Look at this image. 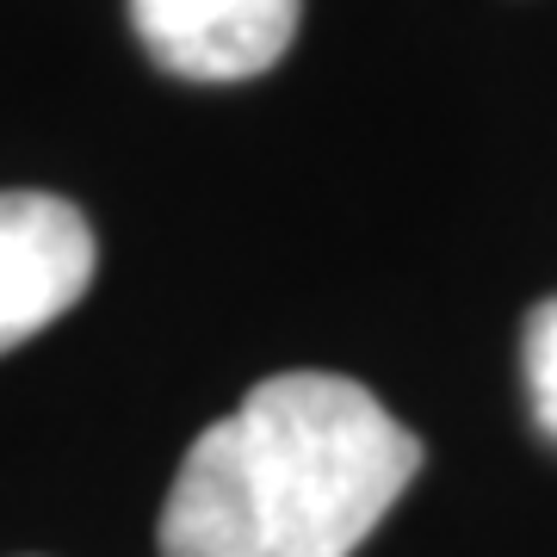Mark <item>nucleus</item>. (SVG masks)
Returning a JSON list of instances; mask_svg holds the SVG:
<instances>
[{"label":"nucleus","mask_w":557,"mask_h":557,"mask_svg":"<svg viewBox=\"0 0 557 557\" xmlns=\"http://www.w3.org/2000/svg\"><path fill=\"white\" fill-rule=\"evenodd\" d=\"M94 230L57 193H0V354L81 304L94 285Z\"/></svg>","instance_id":"2"},{"label":"nucleus","mask_w":557,"mask_h":557,"mask_svg":"<svg viewBox=\"0 0 557 557\" xmlns=\"http://www.w3.org/2000/svg\"><path fill=\"white\" fill-rule=\"evenodd\" d=\"M421 440L341 372H278L211 421L161 502V557H354Z\"/></svg>","instance_id":"1"},{"label":"nucleus","mask_w":557,"mask_h":557,"mask_svg":"<svg viewBox=\"0 0 557 557\" xmlns=\"http://www.w3.org/2000/svg\"><path fill=\"white\" fill-rule=\"evenodd\" d=\"M527 384H533L539 428L557 434V298H545L527 317Z\"/></svg>","instance_id":"4"},{"label":"nucleus","mask_w":557,"mask_h":557,"mask_svg":"<svg viewBox=\"0 0 557 557\" xmlns=\"http://www.w3.org/2000/svg\"><path fill=\"white\" fill-rule=\"evenodd\" d=\"M304 0H131L143 50L186 81L267 75L298 38Z\"/></svg>","instance_id":"3"}]
</instances>
